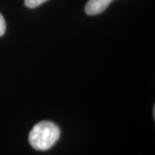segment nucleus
<instances>
[{
	"label": "nucleus",
	"instance_id": "nucleus-2",
	"mask_svg": "<svg viewBox=\"0 0 155 155\" xmlns=\"http://www.w3.org/2000/svg\"><path fill=\"white\" fill-rule=\"evenodd\" d=\"M113 0H89L85 5V13L90 16L97 15L105 11Z\"/></svg>",
	"mask_w": 155,
	"mask_h": 155
},
{
	"label": "nucleus",
	"instance_id": "nucleus-3",
	"mask_svg": "<svg viewBox=\"0 0 155 155\" xmlns=\"http://www.w3.org/2000/svg\"><path fill=\"white\" fill-rule=\"evenodd\" d=\"M48 0H24V5L30 9L36 8L39 5H41V4L45 3Z\"/></svg>",
	"mask_w": 155,
	"mask_h": 155
},
{
	"label": "nucleus",
	"instance_id": "nucleus-4",
	"mask_svg": "<svg viewBox=\"0 0 155 155\" xmlns=\"http://www.w3.org/2000/svg\"><path fill=\"white\" fill-rule=\"evenodd\" d=\"M6 30V23L4 17L2 16V14L0 13V36L4 35V34L5 33Z\"/></svg>",
	"mask_w": 155,
	"mask_h": 155
},
{
	"label": "nucleus",
	"instance_id": "nucleus-1",
	"mask_svg": "<svg viewBox=\"0 0 155 155\" xmlns=\"http://www.w3.org/2000/svg\"><path fill=\"white\" fill-rule=\"evenodd\" d=\"M61 135V130L54 122L43 121L35 125L29 133L28 140L32 147L45 151L55 144Z\"/></svg>",
	"mask_w": 155,
	"mask_h": 155
}]
</instances>
